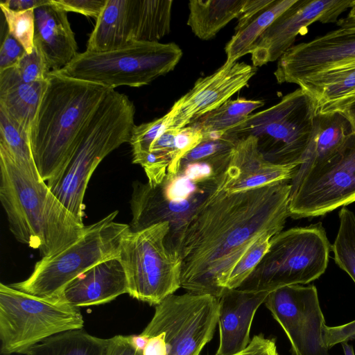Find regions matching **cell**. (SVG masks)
<instances>
[{
    "label": "cell",
    "instance_id": "obj_24",
    "mask_svg": "<svg viewBox=\"0 0 355 355\" xmlns=\"http://www.w3.org/2000/svg\"><path fill=\"white\" fill-rule=\"evenodd\" d=\"M353 132L352 123L340 112H317L309 146L293 178L301 176L330 157Z\"/></svg>",
    "mask_w": 355,
    "mask_h": 355
},
{
    "label": "cell",
    "instance_id": "obj_8",
    "mask_svg": "<svg viewBox=\"0 0 355 355\" xmlns=\"http://www.w3.org/2000/svg\"><path fill=\"white\" fill-rule=\"evenodd\" d=\"M331 248L321 223L282 231L271 239L267 253L238 288L271 292L310 283L325 272Z\"/></svg>",
    "mask_w": 355,
    "mask_h": 355
},
{
    "label": "cell",
    "instance_id": "obj_19",
    "mask_svg": "<svg viewBox=\"0 0 355 355\" xmlns=\"http://www.w3.org/2000/svg\"><path fill=\"white\" fill-rule=\"evenodd\" d=\"M297 168L270 162L259 150L256 138L248 136L238 140L220 189L233 193L291 181Z\"/></svg>",
    "mask_w": 355,
    "mask_h": 355
},
{
    "label": "cell",
    "instance_id": "obj_5",
    "mask_svg": "<svg viewBox=\"0 0 355 355\" xmlns=\"http://www.w3.org/2000/svg\"><path fill=\"white\" fill-rule=\"evenodd\" d=\"M135 107L124 94L110 89L101 103L70 159L47 185L63 205L83 224L84 196L100 162L124 143L135 126Z\"/></svg>",
    "mask_w": 355,
    "mask_h": 355
},
{
    "label": "cell",
    "instance_id": "obj_20",
    "mask_svg": "<svg viewBox=\"0 0 355 355\" xmlns=\"http://www.w3.org/2000/svg\"><path fill=\"white\" fill-rule=\"evenodd\" d=\"M268 291L225 289L218 298L219 345L215 355H232L250 343L251 325Z\"/></svg>",
    "mask_w": 355,
    "mask_h": 355
},
{
    "label": "cell",
    "instance_id": "obj_7",
    "mask_svg": "<svg viewBox=\"0 0 355 355\" xmlns=\"http://www.w3.org/2000/svg\"><path fill=\"white\" fill-rule=\"evenodd\" d=\"M182 56L173 42H135L107 51L78 53L55 71L113 89L121 85L139 87L173 70Z\"/></svg>",
    "mask_w": 355,
    "mask_h": 355
},
{
    "label": "cell",
    "instance_id": "obj_42",
    "mask_svg": "<svg viewBox=\"0 0 355 355\" xmlns=\"http://www.w3.org/2000/svg\"><path fill=\"white\" fill-rule=\"evenodd\" d=\"M339 112L346 116L355 132V92L348 96L324 105L318 109L317 112Z\"/></svg>",
    "mask_w": 355,
    "mask_h": 355
},
{
    "label": "cell",
    "instance_id": "obj_35",
    "mask_svg": "<svg viewBox=\"0 0 355 355\" xmlns=\"http://www.w3.org/2000/svg\"><path fill=\"white\" fill-rule=\"evenodd\" d=\"M12 68L19 80L27 83L46 80L51 71L44 57L35 45L31 53L26 52Z\"/></svg>",
    "mask_w": 355,
    "mask_h": 355
},
{
    "label": "cell",
    "instance_id": "obj_38",
    "mask_svg": "<svg viewBox=\"0 0 355 355\" xmlns=\"http://www.w3.org/2000/svg\"><path fill=\"white\" fill-rule=\"evenodd\" d=\"M25 53L22 45L7 30L1 42L0 71L15 65Z\"/></svg>",
    "mask_w": 355,
    "mask_h": 355
},
{
    "label": "cell",
    "instance_id": "obj_11",
    "mask_svg": "<svg viewBox=\"0 0 355 355\" xmlns=\"http://www.w3.org/2000/svg\"><path fill=\"white\" fill-rule=\"evenodd\" d=\"M169 231L164 222L124 236L117 257L132 297L157 305L181 288V259L166 243Z\"/></svg>",
    "mask_w": 355,
    "mask_h": 355
},
{
    "label": "cell",
    "instance_id": "obj_13",
    "mask_svg": "<svg viewBox=\"0 0 355 355\" xmlns=\"http://www.w3.org/2000/svg\"><path fill=\"white\" fill-rule=\"evenodd\" d=\"M218 297L187 292L171 294L156 305L155 313L140 334L159 335L167 355H200L213 338L218 321Z\"/></svg>",
    "mask_w": 355,
    "mask_h": 355
},
{
    "label": "cell",
    "instance_id": "obj_34",
    "mask_svg": "<svg viewBox=\"0 0 355 355\" xmlns=\"http://www.w3.org/2000/svg\"><path fill=\"white\" fill-rule=\"evenodd\" d=\"M171 115H165L153 121L133 127L129 143L132 146V156L150 152L153 142L168 128Z\"/></svg>",
    "mask_w": 355,
    "mask_h": 355
},
{
    "label": "cell",
    "instance_id": "obj_17",
    "mask_svg": "<svg viewBox=\"0 0 355 355\" xmlns=\"http://www.w3.org/2000/svg\"><path fill=\"white\" fill-rule=\"evenodd\" d=\"M257 67L245 62H225L213 73L198 79L168 111L170 128L181 129L218 108L247 85Z\"/></svg>",
    "mask_w": 355,
    "mask_h": 355
},
{
    "label": "cell",
    "instance_id": "obj_40",
    "mask_svg": "<svg viewBox=\"0 0 355 355\" xmlns=\"http://www.w3.org/2000/svg\"><path fill=\"white\" fill-rule=\"evenodd\" d=\"M352 340H355V320L340 326H327L326 328L324 340L329 349L338 343Z\"/></svg>",
    "mask_w": 355,
    "mask_h": 355
},
{
    "label": "cell",
    "instance_id": "obj_28",
    "mask_svg": "<svg viewBox=\"0 0 355 355\" xmlns=\"http://www.w3.org/2000/svg\"><path fill=\"white\" fill-rule=\"evenodd\" d=\"M107 347V338L80 329L51 336L33 346L26 355H106Z\"/></svg>",
    "mask_w": 355,
    "mask_h": 355
},
{
    "label": "cell",
    "instance_id": "obj_9",
    "mask_svg": "<svg viewBox=\"0 0 355 355\" xmlns=\"http://www.w3.org/2000/svg\"><path fill=\"white\" fill-rule=\"evenodd\" d=\"M114 211L86 226L83 235L62 252L42 258L25 280L11 286L32 295L58 299L64 288L92 266L119 255L121 241L130 226L114 221Z\"/></svg>",
    "mask_w": 355,
    "mask_h": 355
},
{
    "label": "cell",
    "instance_id": "obj_36",
    "mask_svg": "<svg viewBox=\"0 0 355 355\" xmlns=\"http://www.w3.org/2000/svg\"><path fill=\"white\" fill-rule=\"evenodd\" d=\"M202 130L196 122L178 130L175 139V164L172 171L168 173L175 174L178 172L181 159L197 146L202 141Z\"/></svg>",
    "mask_w": 355,
    "mask_h": 355
},
{
    "label": "cell",
    "instance_id": "obj_4",
    "mask_svg": "<svg viewBox=\"0 0 355 355\" xmlns=\"http://www.w3.org/2000/svg\"><path fill=\"white\" fill-rule=\"evenodd\" d=\"M228 164L221 156L181 161L178 172L167 173L158 184L135 181L130 200V230L166 222L170 226L166 243L179 253L187 225L218 191Z\"/></svg>",
    "mask_w": 355,
    "mask_h": 355
},
{
    "label": "cell",
    "instance_id": "obj_21",
    "mask_svg": "<svg viewBox=\"0 0 355 355\" xmlns=\"http://www.w3.org/2000/svg\"><path fill=\"white\" fill-rule=\"evenodd\" d=\"M128 294L126 274L118 257L92 266L69 282L59 300L78 308L103 304Z\"/></svg>",
    "mask_w": 355,
    "mask_h": 355
},
{
    "label": "cell",
    "instance_id": "obj_37",
    "mask_svg": "<svg viewBox=\"0 0 355 355\" xmlns=\"http://www.w3.org/2000/svg\"><path fill=\"white\" fill-rule=\"evenodd\" d=\"M51 3L67 12H73L86 17H98L107 0H50Z\"/></svg>",
    "mask_w": 355,
    "mask_h": 355
},
{
    "label": "cell",
    "instance_id": "obj_14",
    "mask_svg": "<svg viewBox=\"0 0 355 355\" xmlns=\"http://www.w3.org/2000/svg\"><path fill=\"white\" fill-rule=\"evenodd\" d=\"M265 305L287 336L293 355H330L327 325L314 285H291L268 295Z\"/></svg>",
    "mask_w": 355,
    "mask_h": 355
},
{
    "label": "cell",
    "instance_id": "obj_30",
    "mask_svg": "<svg viewBox=\"0 0 355 355\" xmlns=\"http://www.w3.org/2000/svg\"><path fill=\"white\" fill-rule=\"evenodd\" d=\"M263 105L264 102L261 100L230 99L196 122L203 133L225 132Z\"/></svg>",
    "mask_w": 355,
    "mask_h": 355
},
{
    "label": "cell",
    "instance_id": "obj_18",
    "mask_svg": "<svg viewBox=\"0 0 355 355\" xmlns=\"http://www.w3.org/2000/svg\"><path fill=\"white\" fill-rule=\"evenodd\" d=\"M172 0H113L119 44L159 42L171 30Z\"/></svg>",
    "mask_w": 355,
    "mask_h": 355
},
{
    "label": "cell",
    "instance_id": "obj_31",
    "mask_svg": "<svg viewBox=\"0 0 355 355\" xmlns=\"http://www.w3.org/2000/svg\"><path fill=\"white\" fill-rule=\"evenodd\" d=\"M338 216V232L331 250L336 264L355 283V215L343 207L340 210Z\"/></svg>",
    "mask_w": 355,
    "mask_h": 355
},
{
    "label": "cell",
    "instance_id": "obj_44",
    "mask_svg": "<svg viewBox=\"0 0 355 355\" xmlns=\"http://www.w3.org/2000/svg\"><path fill=\"white\" fill-rule=\"evenodd\" d=\"M49 0H6L0 3L14 10L35 9L49 2Z\"/></svg>",
    "mask_w": 355,
    "mask_h": 355
},
{
    "label": "cell",
    "instance_id": "obj_47",
    "mask_svg": "<svg viewBox=\"0 0 355 355\" xmlns=\"http://www.w3.org/2000/svg\"><path fill=\"white\" fill-rule=\"evenodd\" d=\"M349 17H355V0H353L350 8V11L347 15Z\"/></svg>",
    "mask_w": 355,
    "mask_h": 355
},
{
    "label": "cell",
    "instance_id": "obj_26",
    "mask_svg": "<svg viewBox=\"0 0 355 355\" xmlns=\"http://www.w3.org/2000/svg\"><path fill=\"white\" fill-rule=\"evenodd\" d=\"M297 85L314 99L318 111L355 92V62L310 76Z\"/></svg>",
    "mask_w": 355,
    "mask_h": 355
},
{
    "label": "cell",
    "instance_id": "obj_29",
    "mask_svg": "<svg viewBox=\"0 0 355 355\" xmlns=\"http://www.w3.org/2000/svg\"><path fill=\"white\" fill-rule=\"evenodd\" d=\"M0 149L8 153L21 168L42 180L31 146L30 135L0 108Z\"/></svg>",
    "mask_w": 355,
    "mask_h": 355
},
{
    "label": "cell",
    "instance_id": "obj_27",
    "mask_svg": "<svg viewBox=\"0 0 355 355\" xmlns=\"http://www.w3.org/2000/svg\"><path fill=\"white\" fill-rule=\"evenodd\" d=\"M296 1L274 0L265 10L236 31L225 47L227 56L225 62H236L243 55L250 54L254 44L262 33Z\"/></svg>",
    "mask_w": 355,
    "mask_h": 355
},
{
    "label": "cell",
    "instance_id": "obj_41",
    "mask_svg": "<svg viewBox=\"0 0 355 355\" xmlns=\"http://www.w3.org/2000/svg\"><path fill=\"white\" fill-rule=\"evenodd\" d=\"M232 355H279L274 339L255 335L243 350Z\"/></svg>",
    "mask_w": 355,
    "mask_h": 355
},
{
    "label": "cell",
    "instance_id": "obj_1",
    "mask_svg": "<svg viewBox=\"0 0 355 355\" xmlns=\"http://www.w3.org/2000/svg\"><path fill=\"white\" fill-rule=\"evenodd\" d=\"M291 181L227 193L219 187L191 218L180 248L181 288L220 297L239 259L259 237L282 231Z\"/></svg>",
    "mask_w": 355,
    "mask_h": 355
},
{
    "label": "cell",
    "instance_id": "obj_10",
    "mask_svg": "<svg viewBox=\"0 0 355 355\" xmlns=\"http://www.w3.org/2000/svg\"><path fill=\"white\" fill-rule=\"evenodd\" d=\"M79 308L59 299L30 295L0 284V340L3 355L24 354L58 334L83 329Z\"/></svg>",
    "mask_w": 355,
    "mask_h": 355
},
{
    "label": "cell",
    "instance_id": "obj_12",
    "mask_svg": "<svg viewBox=\"0 0 355 355\" xmlns=\"http://www.w3.org/2000/svg\"><path fill=\"white\" fill-rule=\"evenodd\" d=\"M355 202V132L325 161L291 180L289 216L324 215Z\"/></svg>",
    "mask_w": 355,
    "mask_h": 355
},
{
    "label": "cell",
    "instance_id": "obj_33",
    "mask_svg": "<svg viewBox=\"0 0 355 355\" xmlns=\"http://www.w3.org/2000/svg\"><path fill=\"white\" fill-rule=\"evenodd\" d=\"M0 8L7 24L8 32L31 53L35 31V9L14 10L0 3Z\"/></svg>",
    "mask_w": 355,
    "mask_h": 355
},
{
    "label": "cell",
    "instance_id": "obj_39",
    "mask_svg": "<svg viewBox=\"0 0 355 355\" xmlns=\"http://www.w3.org/2000/svg\"><path fill=\"white\" fill-rule=\"evenodd\" d=\"M106 355H143V349L136 343L134 336L118 335L107 338Z\"/></svg>",
    "mask_w": 355,
    "mask_h": 355
},
{
    "label": "cell",
    "instance_id": "obj_23",
    "mask_svg": "<svg viewBox=\"0 0 355 355\" xmlns=\"http://www.w3.org/2000/svg\"><path fill=\"white\" fill-rule=\"evenodd\" d=\"M47 85L22 82L12 67L0 71V108L29 135Z\"/></svg>",
    "mask_w": 355,
    "mask_h": 355
},
{
    "label": "cell",
    "instance_id": "obj_16",
    "mask_svg": "<svg viewBox=\"0 0 355 355\" xmlns=\"http://www.w3.org/2000/svg\"><path fill=\"white\" fill-rule=\"evenodd\" d=\"M353 62L355 31L339 28L293 45L279 58L274 75L280 84H297L310 76Z\"/></svg>",
    "mask_w": 355,
    "mask_h": 355
},
{
    "label": "cell",
    "instance_id": "obj_25",
    "mask_svg": "<svg viewBox=\"0 0 355 355\" xmlns=\"http://www.w3.org/2000/svg\"><path fill=\"white\" fill-rule=\"evenodd\" d=\"M246 0H191L187 25L199 39L208 40L240 15Z\"/></svg>",
    "mask_w": 355,
    "mask_h": 355
},
{
    "label": "cell",
    "instance_id": "obj_6",
    "mask_svg": "<svg viewBox=\"0 0 355 355\" xmlns=\"http://www.w3.org/2000/svg\"><path fill=\"white\" fill-rule=\"evenodd\" d=\"M316 114L314 99L299 87L226 132L238 139L255 137L259 150L272 164L298 167L309 146Z\"/></svg>",
    "mask_w": 355,
    "mask_h": 355
},
{
    "label": "cell",
    "instance_id": "obj_45",
    "mask_svg": "<svg viewBox=\"0 0 355 355\" xmlns=\"http://www.w3.org/2000/svg\"><path fill=\"white\" fill-rule=\"evenodd\" d=\"M337 25L343 29L355 31V17H346L338 20Z\"/></svg>",
    "mask_w": 355,
    "mask_h": 355
},
{
    "label": "cell",
    "instance_id": "obj_3",
    "mask_svg": "<svg viewBox=\"0 0 355 355\" xmlns=\"http://www.w3.org/2000/svg\"><path fill=\"white\" fill-rule=\"evenodd\" d=\"M47 78L30 132L33 159L44 182L54 178L67 164L88 123L112 89L55 71Z\"/></svg>",
    "mask_w": 355,
    "mask_h": 355
},
{
    "label": "cell",
    "instance_id": "obj_32",
    "mask_svg": "<svg viewBox=\"0 0 355 355\" xmlns=\"http://www.w3.org/2000/svg\"><path fill=\"white\" fill-rule=\"evenodd\" d=\"M273 236L264 234L253 243L232 268L226 282L225 289H236L241 286L267 253Z\"/></svg>",
    "mask_w": 355,
    "mask_h": 355
},
{
    "label": "cell",
    "instance_id": "obj_2",
    "mask_svg": "<svg viewBox=\"0 0 355 355\" xmlns=\"http://www.w3.org/2000/svg\"><path fill=\"white\" fill-rule=\"evenodd\" d=\"M0 200L10 232L20 243L53 257L84 234L80 223L42 180H37L0 149Z\"/></svg>",
    "mask_w": 355,
    "mask_h": 355
},
{
    "label": "cell",
    "instance_id": "obj_46",
    "mask_svg": "<svg viewBox=\"0 0 355 355\" xmlns=\"http://www.w3.org/2000/svg\"><path fill=\"white\" fill-rule=\"evenodd\" d=\"M344 355H355L353 346L347 343H341Z\"/></svg>",
    "mask_w": 355,
    "mask_h": 355
},
{
    "label": "cell",
    "instance_id": "obj_43",
    "mask_svg": "<svg viewBox=\"0 0 355 355\" xmlns=\"http://www.w3.org/2000/svg\"><path fill=\"white\" fill-rule=\"evenodd\" d=\"M273 1L274 0H246L243 10L237 18L238 23L235 27V31L244 26Z\"/></svg>",
    "mask_w": 355,
    "mask_h": 355
},
{
    "label": "cell",
    "instance_id": "obj_15",
    "mask_svg": "<svg viewBox=\"0 0 355 355\" xmlns=\"http://www.w3.org/2000/svg\"><path fill=\"white\" fill-rule=\"evenodd\" d=\"M353 0H297L262 33L251 51L253 66L274 62L292 46L299 34L311 24L335 23L351 8Z\"/></svg>",
    "mask_w": 355,
    "mask_h": 355
},
{
    "label": "cell",
    "instance_id": "obj_22",
    "mask_svg": "<svg viewBox=\"0 0 355 355\" xmlns=\"http://www.w3.org/2000/svg\"><path fill=\"white\" fill-rule=\"evenodd\" d=\"M35 16L34 44L42 53L51 71H58L78 53L67 12L49 0L35 9Z\"/></svg>",
    "mask_w": 355,
    "mask_h": 355
}]
</instances>
